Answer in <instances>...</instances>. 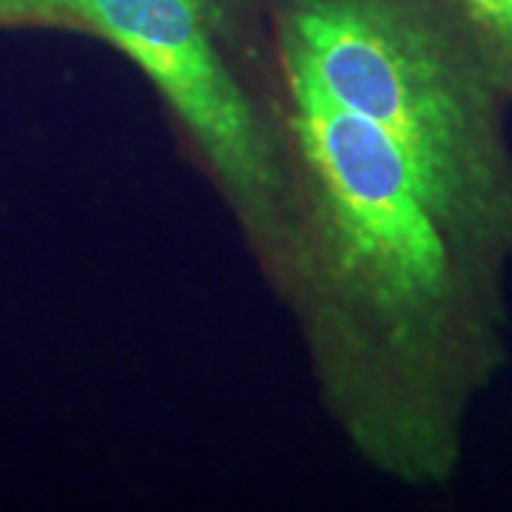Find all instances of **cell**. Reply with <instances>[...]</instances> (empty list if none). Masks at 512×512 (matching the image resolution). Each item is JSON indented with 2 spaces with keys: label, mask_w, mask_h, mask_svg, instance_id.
<instances>
[{
  "label": "cell",
  "mask_w": 512,
  "mask_h": 512,
  "mask_svg": "<svg viewBox=\"0 0 512 512\" xmlns=\"http://www.w3.org/2000/svg\"><path fill=\"white\" fill-rule=\"evenodd\" d=\"M285 63L288 80L402 148L439 220L473 205L487 168L476 106L419 20L390 0H296Z\"/></svg>",
  "instance_id": "1"
},
{
  "label": "cell",
  "mask_w": 512,
  "mask_h": 512,
  "mask_svg": "<svg viewBox=\"0 0 512 512\" xmlns=\"http://www.w3.org/2000/svg\"><path fill=\"white\" fill-rule=\"evenodd\" d=\"M291 97L342 274L393 322L427 316L447 296L450 265L441 220L404 151L305 83L291 80Z\"/></svg>",
  "instance_id": "2"
},
{
  "label": "cell",
  "mask_w": 512,
  "mask_h": 512,
  "mask_svg": "<svg viewBox=\"0 0 512 512\" xmlns=\"http://www.w3.org/2000/svg\"><path fill=\"white\" fill-rule=\"evenodd\" d=\"M69 18L143 69L239 197L274 191L271 148L214 46L205 0H69Z\"/></svg>",
  "instance_id": "3"
},
{
  "label": "cell",
  "mask_w": 512,
  "mask_h": 512,
  "mask_svg": "<svg viewBox=\"0 0 512 512\" xmlns=\"http://www.w3.org/2000/svg\"><path fill=\"white\" fill-rule=\"evenodd\" d=\"M69 0H0V26L66 23Z\"/></svg>",
  "instance_id": "4"
},
{
  "label": "cell",
  "mask_w": 512,
  "mask_h": 512,
  "mask_svg": "<svg viewBox=\"0 0 512 512\" xmlns=\"http://www.w3.org/2000/svg\"><path fill=\"white\" fill-rule=\"evenodd\" d=\"M484 20L493 23L501 35L512 40V0H493L490 9H487V15H484Z\"/></svg>",
  "instance_id": "5"
},
{
  "label": "cell",
  "mask_w": 512,
  "mask_h": 512,
  "mask_svg": "<svg viewBox=\"0 0 512 512\" xmlns=\"http://www.w3.org/2000/svg\"><path fill=\"white\" fill-rule=\"evenodd\" d=\"M467 3H470V9L476 12L478 18L484 20V15H487V9H490V3H493V0H467Z\"/></svg>",
  "instance_id": "6"
}]
</instances>
